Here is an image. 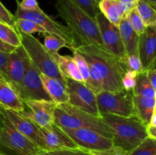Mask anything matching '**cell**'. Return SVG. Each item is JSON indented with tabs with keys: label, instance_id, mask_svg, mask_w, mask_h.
<instances>
[{
	"label": "cell",
	"instance_id": "cell-12",
	"mask_svg": "<svg viewBox=\"0 0 156 155\" xmlns=\"http://www.w3.org/2000/svg\"><path fill=\"white\" fill-rule=\"evenodd\" d=\"M30 60L22 46L16 47L9 54L3 70V81L15 88L22 81Z\"/></svg>",
	"mask_w": 156,
	"mask_h": 155
},
{
	"label": "cell",
	"instance_id": "cell-34",
	"mask_svg": "<svg viewBox=\"0 0 156 155\" xmlns=\"http://www.w3.org/2000/svg\"><path fill=\"white\" fill-rule=\"evenodd\" d=\"M0 21L9 25L15 27V18L0 2Z\"/></svg>",
	"mask_w": 156,
	"mask_h": 155
},
{
	"label": "cell",
	"instance_id": "cell-29",
	"mask_svg": "<svg viewBox=\"0 0 156 155\" xmlns=\"http://www.w3.org/2000/svg\"><path fill=\"white\" fill-rule=\"evenodd\" d=\"M87 15L91 18L95 19V17L100 12L99 3L101 0H73Z\"/></svg>",
	"mask_w": 156,
	"mask_h": 155
},
{
	"label": "cell",
	"instance_id": "cell-7",
	"mask_svg": "<svg viewBox=\"0 0 156 155\" xmlns=\"http://www.w3.org/2000/svg\"><path fill=\"white\" fill-rule=\"evenodd\" d=\"M42 150L18 132L6 117L0 130V153L4 155H37Z\"/></svg>",
	"mask_w": 156,
	"mask_h": 155
},
{
	"label": "cell",
	"instance_id": "cell-1",
	"mask_svg": "<svg viewBox=\"0 0 156 155\" xmlns=\"http://www.w3.org/2000/svg\"><path fill=\"white\" fill-rule=\"evenodd\" d=\"M89 66L90 76L85 84L95 94L104 91L123 90L122 78L129 70L126 59L109 53L103 46L82 45L76 49Z\"/></svg>",
	"mask_w": 156,
	"mask_h": 155
},
{
	"label": "cell",
	"instance_id": "cell-19",
	"mask_svg": "<svg viewBox=\"0 0 156 155\" xmlns=\"http://www.w3.org/2000/svg\"><path fill=\"white\" fill-rule=\"evenodd\" d=\"M50 53L53 60L56 62L58 69L64 80L66 78H70L78 81L84 82L73 56H62L59 54L58 52H50Z\"/></svg>",
	"mask_w": 156,
	"mask_h": 155
},
{
	"label": "cell",
	"instance_id": "cell-22",
	"mask_svg": "<svg viewBox=\"0 0 156 155\" xmlns=\"http://www.w3.org/2000/svg\"><path fill=\"white\" fill-rule=\"evenodd\" d=\"M0 105L4 109L21 112L24 109V104L11 85L0 80Z\"/></svg>",
	"mask_w": 156,
	"mask_h": 155
},
{
	"label": "cell",
	"instance_id": "cell-10",
	"mask_svg": "<svg viewBox=\"0 0 156 155\" xmlns=\"http://www.w3.org/2000/svg\"><path fill=\"white\" fill-rule=\"evenodd\" d=\"M69 103L82 111L94 115H99L96 94L91 91L85 82L70 78L66 79Z\"/></svg>",
	"mask_w": 156,
	"mask_h": 155
},
{
	"label": "cell",
	"instance_id": "cell-15",
	"mask_svg": "<svg viewBox=\"0 0 156 155\" xmlns=\"http://www.w3.org/2000/svg\"><path fill=\"white\" fill-rule=\"evenodd\" d=\"M43 138V150L80 148L68 135L54 122L49 128L40 127Z\"/></svg>",
	"mask_w": 156,
	"mask_h": 155
},
{
	"label": "cell",
	"instance_id": "cell-23",
	"mask_svg": "<svg viewBox=\"0 0 156 155\" xmlns=\"http://www.w3.org/2000/svg\"><path fill=\"white\" fill-rule=\"evenodd\" d=\"M133 102L137 115L147 126L150 123L153 113L156 112L155 98L143 96H134Z\"/></svg>",
	"mask_w": 156,
	"mask_h": 155
},
{
	"label": "cell",
	"instance_id": "cell-8",
	"mask_svg": "<svg viewBox=\"0 0 156 155\" xmlns=\"http://www.w3.org/2000/svg\"><path fill=\"white\" fill-rule=\"evenodd\" d=\"M21 46L28 55L30 60L37 67L42 74L64 80L50 53L37 38L18 30Z\"/></svg>",
	"mask_w": 156,
	"mask_h": 155
},
{
	"label": "cell",
	"instance_id": "cell-16",
	"mask_svg": "<svg viewBox=\"0 0 156 155\" xmlns=\"http://www.w3.org/2000/svg\"><path fill=\"white\" fill-rule=\"evenodd\" d=\"M155 49L156 25L149 26L139 36L138 54L143 71L155 68Z\"/></svg>",
	"mask_w": 156,
	"mask_h": 155
},
{
	"label": "cell",
	"instance_id": "cell-32",
	"mask_svg": "<svg viewBox=\"0 0 156 155\" xmlns=\"http://www.w3.org/2000/svg\"><path fill=\"white\" fill-rule=\"evenodd\" d=\"M73 57L74 59L75 62H76L79 73H80L84 82L85 83L88 80L90 76L89 66H88V62H87V61L85 60V58L82 55H80L76 51H73Z\"/></svg>",
	"mask_w": 156,
	"mask_h": 155
},
{
	"label": "cell",
	"instance_id": "cell-2",
	"mask_svg": "<svg viewBox=\"0 0 156 155\" xmlns=\"http://www.w3.org/2000/svg\"><path fill=\"white\" fill-rule=\"evenodd\" d=\"M56 9L82 45L103 46L96 20L87 15L73 0H56Z\"/></svg>",
	"mask_w": 156,
	"mask_h": 155
},
{
	"label": "cell",
	"instance_id": "cell-43",
	"mask_svg": "<svg viewBox=\"0 0 156 155\" xmlns=\"http://www.w3.org/2000/svg\"><path fill=\"white\" fill-rule=\"evenodd\" d=\"M146 132H147L148 137L156 140V126H146Z\"/></svg>",
	"mask_w": 156,
	"mask_h": 155
},
{
	"label": "cell",
	"instance_id": "cell-35",
	"mask_svg": "<svg viewBox=\"0 0 156 155\" xmlns=\"http://www.w3.org/2000/svg\"><path fill=\"white\" fill-rule=\"evenodd\" d=\"M90 153H91V155H129V153L123 150V149L118 147H114V146L108 149L91 150Z\"/></svg>",
	"mask_w": 156,
	"mask_h": 155
},
{
	"label": "cell",
	"instance_id": "cell-28",
	"mask_svg": "<svg viewBox=\"0 0 156 155\" xmlns=\"http://www.w3.org/2000/svg\"><path fill=\"white\" fill-rule=\"evenodd\" d=\"M129 155H156V140L147 137Z\"/></svg>",
	"mask_w": 156,
	"mask_h": 155
},
{
	"label": "cell",
	"instance_id": "cell-24",
	"mask_svg": "<svg viewBox=\"0 0 156 155\" xmlns=\"http://www.w3.org/2000/svg\"><path fill=\"white\" fill-rule=\"evenodd\" d=\"M133 91L134 96H143L155 98L156 90L151 85L146 75V71H142L137 73L136 84Z\"/></svg>",
	"mask_w": 156,
	"mask_h": 155
},
{
	"label": "cell",
	"instance_id": "cell-37",
	"mask_svg": "<svg viewBox=\"0 0 156 155\" xmlns=\"http://www.w3.org/2000/svg\"><path fill=\"white\" fill-rule=\"evenodd\" d=\"M56 155H91L90 151L82 148L55 150Z\"/></svg>",
	"mask_w": 156,
	"mask_h": 155
},
{
	"label": "cell",
	"instance_id": "cell-27",
	"mask_svg": "<svg viewBox=\"0 0 156 155\" xmlns=\"http://www.w3.org/2000/svg\"><path fill=\"white\" fill-rule=\"evenodd\" d=\"M15 27L18 29V30L23 32L26 34H32L36 32L44 33V34L47 33L42 26L30 20L22 19V18L15 19Z\"/></svg>",
	"mask_w": 156,
	"mask_h": 155
},
{
	"label": "cell",
	"instance_id": "cell-21",
	"mask_svg": "<svg viewBox=\"0 0 156 155\" xmlns=\"http://www.w3.org/2000/svg\"><path fill=\"white\" fill-rule=\"evenodd\" d=\"M100 12L114 25L119 27L123 17L126 15L123 3L118 0H101Z\"/></svg>",
	"mask_w": 156,
	"mask_h": 155
},
{
	"label": "cell",
	"instance_id": "cell-39",
	"mask_svg": "<svg viewBox=\"0 0 156 155\" xmlns=\"http://www.w3.org/2000/svg\"><path fill=\"white\" fill-rule=\"evenodd\" d=\"M10 53L0 52V80L3 81V70Z\"/></svg>",
	"mask_w": 156,
	"mask_h": 155
},
{
	"label": "cell",
	"instance_id": "cell-14",
	"mask_svg": "<svg viewBox=\"0 0 156 155\" xmlns=\"http://www.w3.org/2000/svg\"><path fill=\"white\" fill-rule=\"evenodd\" d=\"M24 108L21 113L41 128H49L53 122V112L57 104L48 100H24Z\"/></svg>",
	"mask_w": 156,
	"mask_h": 155
},
{
	"label": "cell",
	"instance_id": "cell-20",
	"mask_svg": "<svg viewBox=\"0 0 156 155\" xmlns=\"http://www.w3.org/2000/svg\"><path fill=\"white\" fill-rule=\"evenodd\" d=\"M122 42L124 46L126 56H138V42L139 35L133 29L129 24L126 15L123 17L119 25Z\"/></svg>",
	"mask_w": 156,
	"mask_h": 155
},
{
	"label": "cell",
	"instance_id": "cell-31",
	"mask_svg": "<svg viewBox=\"0 0 156 155\" xmlns=\"http://www.w3.org/2000/svg\"><path fill=\"white\" fill-rule=\"evenodd\" d=\"M126 17L128 18L129 24L132 26L133 29L135 30L136 33L140 36V34L144 32L146 30V26H145L144 23H143V20H142L141 17H140V14H139L138 11H137L136 8H133L132 10L129 11L127 14H126Z\"/></svg>",
	"mask_w": 156,
	"mask_h": 155
},
{
	"label": "cell",
	"instance_id": "cell-18",
	"mask_svg": "<svg viewBox=\"0 0 156 155\" xmlns=\"http://www.w3.org/2000/svg\"><path fill=\"white\" fill-rule=\"evenodd\" d=\"M41 78L46 91L53 102L56 104L69 103V96L65 80L50 77L42 73H41Z\"/></svg>",
	"mask_w": 156,
	"mask_h": 155
},
{
	"label": "cell",
	"instance_id": "cell-9",
	"mask_svg": "<svg viewBox=\"0 0 156 155\" xmlns=\"http://www.w3.org/2000/svg\"><path fill=\"white\" fill-rule=\"evenodd\" d=\"M41 73L37 67L30 61L22 81L13 88L22 101L27 100L53 101L46 91Z\"/></svg>",
	"mask_w": 156,
	"mask_h": 155
},
{
	"label": "cell",
	"instance_id": "cell-4",
	"mask_svg": "<svg viewBox=\"0 0 156 155\" xmlns=\"http://www.w3.org/2000/svg\"><path fill=\"white\" fill-rule=\"evenodd\" d=\"M53 122L60 128L91 129L112 139L111 129L101 116L81 110L69 103L56 105L53 112Z\"/></svg>",
	"mask_w": 156,
	"mask_h": 155
},
{
	"label": "cell",
	"instance_id": "cell-6",
	"mask_svg": "<svg viewBox=\"0 0 156 155\" xmlns=\"http://www.w3.org/2000/svg\"><path fill=\"white\" fill-rule=\"evenodd\" d=\"M15 18V19L22 18V19L30 20L37 23L45 29L48 34L56 35L62 38L66 43L69 48L73 52L75 51L78 47L82 46L77 36L68 26L58 23L57 21L46 15L41 10V8L37 10L28 11L23 10L18 6Z\"/></svg>",
	"mask_w": 156,
	"mask_h": 155
},
{
	"label": "cell",
	"instance_id": "cell-42",
	"mask_svg": "<svg viewBox=\"0 0 156 155\" xmlns=\"http://www.w3.org/2000/svg\"><path fill=\"white\" fill-rule=\"evenodd\" d=\"M16 47H14L12 46L7 44L6 43L3 42L1 39H0V52H3V53H11L15 50Z\"/></svg>",
	"mask_w": 156,
	"mask_h": 155
},
{
	"label": "cell",
	"instance_id": "cell-26",
	"mask_svg": "<svg viewBox=\"0 0 156 155\" xmlns=\"http://www.w3.org/2000/svg\"><path fill=\"white\" fill-rule=\"evenodd\" d=\"M136 8L146 27L156 25V11L149 3L143 0H137Z\"/></svg>",
	"mask_w": 156,
	"mask_h": 155
},
{
	"label": "cell",
	"instance_id": "cell-33",
	"mask_svg": "<svg viewBox=\"0 0 156 155\" xmlns=\"http://www.w3.org/2000/svg\"><path fill=\"white\" fill-rule=\"evenodd\" d=\"M136 74L137 72L129 69L125 73L124 76L122 78V85H123V89L126 90V91L133 90L136 84Z\"/></svg>",
	"mask_w": 156,
	"mask_h": 155
},
{
	"label": "cell",
	"instance_id": "cell-5",
	"mask_svg": "<svg viewBox=\"0 0 156 155\" xmlns=\"http://www.w3.org/2000/svg\"><path fill=\"white\" fill-rule=\"evenodd\" d=\"M133 97V90L101 91L96 94L99 115L110 114L120 116L137 115L134 106Z\"/></svg>",
	"mask_w": 156,
	"mask_h": 155
},
{
	"label": "cell",
	"instance_id": "cell-25",
	"mask_svg": "<svg viewBox=\"0 0 156 155\" xmlns=\"http://www.w3.org/2000/svg\"><path fill=\"white\" fill-rule=\"evenodd\" d=\"M0 39L3 42L14 47H18L21 45V37L18 29L1 21H0Z\"/></svg>",
	"mask_w": 156,
	"mask_h": 155
},
{
	"label": "cell",
	"instance_id": "cell-30",
	"mask_svg": "<svg viewBox=\"0 0 156 155\" xmlns=\"http://www.w3.org/2000/svg\"><path fill=\"white\" fill-rule=\"evenodd\" d=\"M44 46L50 52H58L62 47H68L66 43L62 38L48 33L44 34Z\"/></svg>",
	"mask_w": 156,
	"mask_h": 155
},
{
	"label": "cell",
	"instance_id": "cell-36",
	"mask_svg": "<svg viewBox=\"0 0 156 155\" xmlns=\"http://www.w3.org/2000/svg\"><path fill=\"white\" fill-rule=\"evenodd\" d=\"M126 64L129 70L140 72L142 71V64L138 56H126Z\"/></svg>",
	"mask_w": 156,
	"mask_h": 155
},
{
	"label": "cell",
	"instance_id": "cell-45",
	"mask_svg": "<svg viewBox=\"0 0 156 155\" xmlns=\"http://www.w3.org/2000/svg\"><path fill=\"white\" fill-rule=\"evenodd\" d=\"M143 1L146 2L147 3H149L152 7H153L154 9H156V0H143Z\"/></svg>",
	"mask_w": 156,
	"mask_h": 155
},
{
	"label": "cell",
	"instance_id": "cell-38",
	"mask_svg": "<svg viewBox=\"0 0 156 155\" xmlns=\"http://www.w3.org/2000/svg\"><path fill=\"white\" fill-rule=\"evenodd\" d=\"M18 6L23 10L34 11L40 9L37 0H22Z\"/></svg>",
	"mask_w": 156,
	"mask_h": 155
},
{
	"label": "cell",
	"instance_id": "cell-46",
	"mask_svg": "<svg viewBox=\"0 0 156 155\" xmlns=\"http://www.w3.org/2000/svg\"><path fill=\"white\" fill-rule=\"evenodd\" d=\"M0 155H4V154H2V153H0Z\"/></svg>",
	"mask_w": 156,
	"mask_h": 155
},
{
	"label": "cell",
	"instance_id": "cell-40",
	"mask_svg": "<svg viewBox=\"0 0 156 155\" xmlns=\"http://www.w3.org/2000/svg\"><path fill=\"white\" fill-rule=\"evenodd\" d=\"M146 75L148 79L150 82L151 85L154 89L156 90V69L155 68H150V69L146 71Z\"/></svg>",
	"mask_w": 156,
	"mask_h": 155
},
{
	"label": "cell",
	"instance_id": "cell-11",
	"mask_svg": "<svg viewBox=\"0 0 156 155\" xmlns=\"http://www.w3.org/2000/svg\"><path fill=\"white\" fill-rule=\"evenodd\" d=\"M95 20L103 46L114 56L121 59H126V51L122 42L119 27L110 22L101 12H99L96 15Z\"/></svg>",
	"mask_w": 156,
	"mask_h": 155
},
{
	"label": "cell",
	"instance_id": "cell-44",
	"mask_svg": "<svg viewBox=\"0 0 156 155\" xmlns=\"http://www.w3.org/2000/svg\"><path fill=\"white\" fill-rule=\"evenodd\" d=\"M5 109L2 106L0 105V130L2 128L3 125H4L5 119Z\"/></svg>",
	"mask_w": 156,
	"mask_h": 155
},
{
	"label": "cell",
	"instance_id": "cell-41",
	"mask_svg": "<svg viewBox=\"0 0 156 155\" xmlns=\"http://www.w3.org/2000/svg\"><path fill=\"white\" fill-rule=\"evenodd\" d=\"M118 1H120V2L123 3L126 14H127L129 11L132 10L133 8L136 7L137 0H118Z\"/></svg>",
	"mask_w": 156,
	"mask_h": 155
},
{
	"label": "cell",
	"instance_id": "cell-13",
	"mask_svg": "<svg viewBox=\"0 0 156 155\" xmlns=\"http://www.w3.org/2000/svg\"><path fill=\"white\" fill-rule=\"evenodd\" d=\"M60 128V127H59ZM80 148L91 151L113 147L111 138H107L95 131L86 129L61 128Z\"/></svg>",
	"mask_w": 156,
	"mask_h": 155
},
{
	"label": "cell",
	"instance_id": "cell-17",
	"mask_svg": "<svg viewBox=\"0 0 156 155\" xmlns=\"http://www.w3.org/2000/svg\"><path fill=\"white\" fill-rule=\"evenodd\" d=\"M8 119L22 135L34 142L43 150V138L40 127L18 111L5 109Z\"/></svg>",
	"mask_w": 156,
	"mask_h": 155
},
{
	"label": "cell",
	"instance_id": "cell-3",
	"mask_svg": "<svg viewBox=\"0 0 156 155\" xmlns=\"http://www.w3.org/2000/svg\"><path fill=\"white\" fill-rule=\"evenodd\" d=\"M101 116L111 129L113 146L127 153H130L148 137L146 126L137 115L120 116L105 114Z\"/></svg>",
	"mask_w": 156,
	"mask_h": 155
}]
</instances>
